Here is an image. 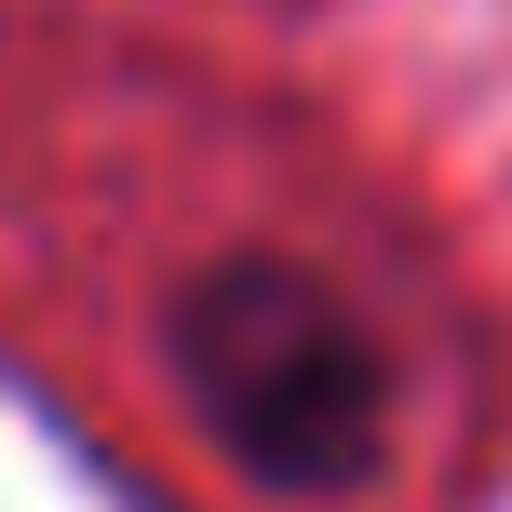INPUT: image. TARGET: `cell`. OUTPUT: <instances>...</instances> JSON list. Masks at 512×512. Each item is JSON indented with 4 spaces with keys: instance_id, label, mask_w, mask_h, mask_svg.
<instances>
[{
    "instance_id": "cell-1",
    "label": "cell",
    "mask_w": 512,
    "mask_h": 512,
    "mask_svg": "<svg viewBox=\"0 0 512 512\" xmlns=\"http://www.w3.org/2000/svg\"><path fill=\"white\" fill-rule=\"evenodd\" d=\"M189 391L270 486H351L391 432V364L337 283L310 270H216L189 297Z\"/></svg>"
}]
</instances>
